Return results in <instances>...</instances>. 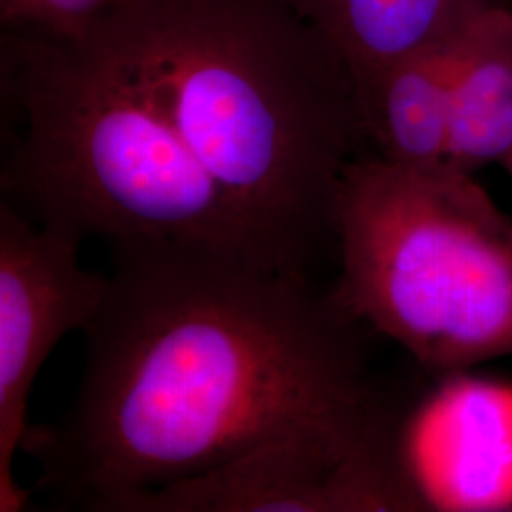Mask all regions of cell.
Returning a JSON list of instances; mask_svg holds the SVG:
<instances>
[{
    "label": "cell",
    "instance_id": "cell-1",
    "mask_svg": "<svg viewBox=\"0 0 512 512\" xmlns=\"http://www.w3.org/2000/svg\"><path fill=\"white\" fill-rule=\"evenodd\" d=\"M112 253L73 404L23 446L65 505L112 512L294 431L384 421L355 321L308 274L215 249Z\"/></svg>",
    "mask_w": 512,
    "mask_h": 512
},
{
    "label": "cell",
    "instance_id": "cell-2",
    "mask_svg": "<svg viewBox=\"0 0 512 512\" xmlns=\"http://www.w3.org/2000/svg\"><path fill=\"white\" fill-rule=\"evenodd\" d=\"M76 35L164 110L264 255L308 274L365 137L315 29L296 40L247 0H128Z\"/></svg>",
    "mask_w": 512,
    "mask_h": 512
},
{
    "label": "cell",
    "instance_id": "cell-3",
    "mask_svg": "<svg viewBox=\"0 0 512 512\" xmlns=\"http://www.w3.org/2000/svg\"><path fill=\"white\" fill-rule=\"evenodd\" d=\"M52 37L8 74L23 135L2 202L112 251L192 247L275 264L150 95L88 38Z\"/></svg>",
    "mask_w": 512,
    "mask_h": 512
},
{
    "label": "cell",
    "instance_id": "cell-4",
    "mask_svg": "<svg viewBox=\"0 0 512 512\" xmlns=\"http://www.w3.org/2000/svg\"><path fill=\"white\" fill-rule=\"evenodd\" d=\"M334 241L338 308L427 370L512 357V220L475 173L355 158L338 190Z\"/></svg>",
    "mask_w": 512,
    "mask_h": 512
},
{
    "label": "cell",
    "instance_id": "cell-5",
    "mask_svg": "<svg viewBox=\"0 0 512 512\" xmlns=\"http://www.w3.org/2000/svg\"><path fill=\"white\" fill-rule=\"evenodd\" d=\"M389 435L387 418L365 431H294L112 512L408 511Z\"/></svg>",
    "mask_w": 512,
    "mask_h": 512
},
{
    "label": "cell",
    "instance_id": "cell-6",
    "mask_svg": "<svg viewBox=\"0 0 512 512\" xmlns=\"http://www.w3.org/2000/svg\"><path fill=\"white\" fill-rule=\"evenodd\" d=\"M80 239L0 203V512L27 509L14 459L31 433L29 395L55 346L88 329L109 275L80 264Z\"/></svg>",
    "mask_w": 512,
    "mask_h": 512
},
{
    "label": "cell",
    "instance_id": "cell-7",
    "mask_svg": "<svg viewBox=\"0 0 512 512\" xmlns=\"http://www.w3.org/2000/svg\"><path fill=\"white\" fill-rule=\"evenodd\" d=\"M512 158V8H480L452 33L448 164L475 173Z\"/></svg>",
    "mask_w": 512,
    "mask_h": 512
},
{
    "label": "cell",
    "instance_id": "cell-8",
    "mask_svg": "<svg viewBox=\"0 0 512 512\" xmlns=\"http://www.w3.org/2000/svg\"><path fill=\"white\" fill-rule=\"evenodd\" d=\"M355 97L404 57L456 31L495 0H302Z\"/></svg>",
    "mask_w": 512,
    "mask_h": 512
},
{
    "label": "cell",
    "instance_id": "cell-9",
    "mask_svg": "<svg viewBox=\"0 0 512 512\" xmlns=\"http://www.w3.org/2000/svg\"><path fill=\"white\" fill-rule=\"evenodd\" d=\"M452 33L401 59L359 95L376 156L412 169L448 164Z\"/></svg>",
    "mask_w": 512,
    "mask_h": 512
},
{
    "label": "cell",
    "instance_id": "cell-10",
    "mask_svg": "<svg viewBox=\"0 0 512 512\" xmlns=\"http://www.w3.org/2000/svg\"><path fill=\"white\" fill-rule=\"evenodd\" d=\"M128 0H2L8 21L38 27L50 35L71 37Z\"/></svg>",
    "mask_w": 512,
    "mask_h": 512
},
{
    "label": "cell",
    "instance_id": "cell-11",
    "mask_svg": "<svg viewBox=\"0 0 512 512\" xmlns=\"http://www.w3.org/2000/svg\"><path fill=\"white\" fill-rule=\"evenodd\" d=\"M501 167L507 171V175L512 179V158H509V160H507L505 164L501 165Z\"/></svg>",
    "mask_w": 512,
    "mask_h": 512
}]
</instances>
